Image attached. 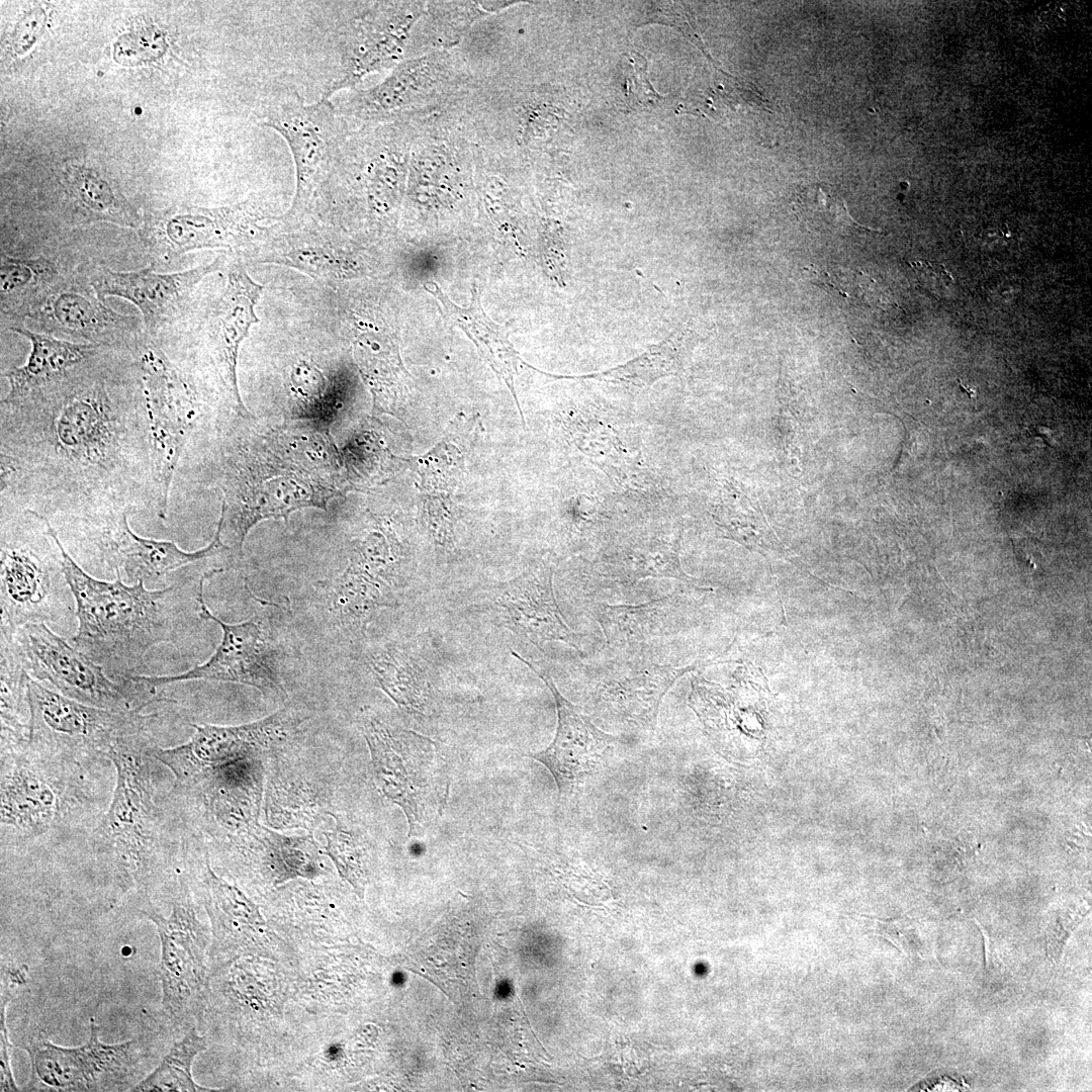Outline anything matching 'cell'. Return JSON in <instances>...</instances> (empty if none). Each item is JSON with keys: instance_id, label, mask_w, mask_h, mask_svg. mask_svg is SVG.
Listing matches in <instances>:
<instances>
[{"instance_id": "cell-37", "label": "cell", "mask_w": 1092, "mask_h": 1092, "mask_svg": "<svg viewBox=\"0 0 1092 1092\" xmlns=\"http://www.w3.org/2000/svg\"><path fill=\"white\" fill-rule=\"evenodd\" d=\"M682 360V338L674 335L623 365L579 378L646 388L662 377L677 375Z\"/></svg>"}, {"instance_id": "cell-3", "label": "cell", "mask_w": 1092, "mask_h": 1092, "mask_svg": "<svg viewBox=\"0 0 1092 1092\" xmlns=\"http://www.w3.org/2000/svg\"><path fill=\"white\" fill-rule=\"evenodd\" d=\"M25 740L1 742V850L84 842L106 808L96 766L42 753Z\"/></svg>"}, {"instance_id": "cell-15", "label": "cell", "mask_w": 1092, "mask_h": 1092, "mask_svg": "<svg viewBox=\"0 0 1092 1092\" xmlns=\"http://www.w3.org/2000/svg\"><path fill=\"white\" fill-rule=\"evenodd\" d=\"M145 1039L105 1043L99 1039L94 1018L90 1019L88 1040L79 1046H62L42 1034L30 1035L22 1045L31 1066L23 1090L130 1091L150 1056Z\"/></svg>"}, {"instance_id": "cell-5", "label": "cell", "mask_w": 1092, "mask_h": 1092, "mask_svg": "<svg viewBox=\"0 0 1092 1092\" xmlns=\"http://www.w3.org/2000/svg\"><path fill=\"white\" fill-rule=\"evenodd\" d=\"M221 447L222 502L217 529L222 542L241 557L249 531L267 519L287 520L304 508L326 509L339 489L301 464L274 431L252 447Z\"/></svg>"}, {"instance_id": "cell-47", "label": "cell", "mask_w": 1092, "mask_h": 1092, "mask_svg": "<svg viewBox=\"0 0 1092 1092\" xmlns=\"http://www.w3.org/2000/svg\"><path fill=\"white\" fill-rule=\"evenodd\" d=\"M978 927L981 930L982 936L984 938L985 965H986V968L988 970L990 968L994 969L995 966H999V963H1001V960L998 958L995 945L992 942L991 937L988 935V933L982 928V926L979 923H978Z\"/></svg>"}, {"instance_id": "cell-43", "label": "cell", "mask_w": 1092, "mask_h": 1092, "mask_svg": "<svg viewBox=\"0 0 1092 1092\" xmlns=\"http://www.w3.org/2000/svg\"><path fill=\"white\" fill-rule=\"evenodd\" d=\"M1085 914L1086 910L1070 909L1059 914L1055 921L1049 926L1045 936L1046 956L1054 964H1058L1061 961L1064 947L1069 937L1082 921Z\"/></svg>"}, {"instance_id": "cell-4", "label": "cell", "mask_w": 1092, "mask_h": 1092, "mask_svg": "<svg viewBox=\"0 0 1092 1092\" xmlns=\"http://www.w3.org/2000/svg\"><path fill=\"white\" fill-rule=\"evenodd\" d=\"M38 515L59 546L75 602L78 629L69 641L111 676L135 674L147 652L169 638L175 586L151 590L143 581L124 583L117 572L113 581L91 576L66 551L48 517Z\"/></svg>"}, {"instance_id": "cell-36", "label": "cell", "mask_w": 1092, "mask_h": 1092, "mask_svg": "<svg viewBox=\"0 0 1092 1092\" xmlns=\"http://www.w3.org/2000/svg\"><path fill=\"white\" fill-rule=\"evenodd\" d=\"M380 689L401 709L423 713L428 705L429 685L418 662L396 647H382L369 658Z\"/></svg>"}, {"instance_id": "cell-8", "label": "cell", "mask_w": 1092, "mask_h": 1092, "mask_svg": "<svg viewBox=\"0 0 1092 1092\" xmlns=\"http://www.w3.org/2000/svg\"><path fill=\"white\" fill-rule=\"evenodd\" d=\"M258 125L278 132L288 145L295 167V193L290 208L277 217L289 230L311 212L317 191L327 184L349 131L331 99L305 103L294 87L268 96L255 112Z\"/></svg>"}, {"instance_id": "cell-30", "label": "cell", "mask_w": 1092, "mask_h": 1092, "mask_svg": "<svg viewBox=\"0 0 1092 1092\" xmlns=\"http://www.w3.org/2000/svg\"><path fill=\"white\" fill-rule=\"evenodd\" d=\"M7 331L26 339L30 344V352L24 364L11 367L2 373L9 386L8 392L2 398L4 401L20 399L62 380L104 350L39 333L25 324L13 326Z\"/></svg>"}, {"instance_id": "cell-12", "label": "cell", "mask_w": 1092, "mask_h": 1092, "mask_svg": "<svg viewBox=\"0 0 1092 1092\" xmlns=\"http://www.w3.org/2000/svg\"><path fill=\"white\" fill-rule=\"evenodd\" d=\"M426 6L427 1L353 2L334 31L336 61L322 98L356 89L366 77L406 60Z\"/></svg>"}, {"instance_id": "cell-14", "label": "cell", "mask_w": 1092, "mask_h": 1092, "mask_svg": "<svg viewBox=\"0 0 1092 1092\" xmlns=\"http://www.w3.org/2000/svg\"><path fill=\"white\" fill-rule=\"evenodd\" d=\"M50 540L46 525L41 534L2 528L1 630L58 622L72 613L74 598L64 575L61 552L56 542L53 546L54 539L52 544Z\"/></svg>"}, {"instance_id": "cell-44", "label": "cell", "mask_w": 1092, "mask_h": 1092, "mask_svg": "<svg viewBox=\"0 0 1092 1092\" xmlns=\"http://www.w3.org/2000/svg\"><path fill=\"white\" fill-rule=\"evenodd\" d=\"M639 59L640 55L637 60L631 58L629 61L632 72L626 81L627 95H630L632 102L641 105L656 104L664 96L660 95L650 83L646 60L642 58V61H639Z\"/></svg>"}, {"instance_id": "cell-18", "label": "cell", "mask_w": 1092, "mask_h": 1092, "mask_svg": "<svg viewBox=\"0 0 1092 1092\" xmlns=\"http://www.w3.org/2000/svg\"><path fill=\"white\" fill-rule=\"evenodd\" d=\"M256 200L219 207L179 206L156 212L139 229L142 244L155 262H170L199 249L240 246L266 232L274 219Z\"/></svg>"}, {"instance_id": "cell-7", "label": "cell", "mask_w": 1092, "mask_h": 1092, "mask_svg": "<svg viewBox=\"0 0 1092 1092\" xmlns=\"http://www.w3.org/2000/svg\"><path fill=\"white\" fill-rule=\"evenodd\" d=\"M1 631L11 637L29 676L77 702L125 713H141L152 703L175 702L147 684L141 674L111 676L46 623H27L13 631Z\"/></svg>"}, {"instance_id": "cell-17", "label": "cell", "mask_w": 1092, "mask_h": 1092, "mask_svg": "<svg viewBox=\"0 0 1092 1092\" xmlns=\"http://www.w3.org/2000/svg\"><path fill=\"white\" fill-rule=\"evenodd\" d=\"M83 265L44 296L26 322L62 340L132 353L145 339L142 320L108 306L89 284Z\"/></svg>"}, {"instance_id": "cell-38", "label": "cell", "mask_w": 1092, "mask_h": 1092, "mask_svg": "<svg viewBox=\"0 0 1092 1092\" xmlns=\"http://www.w3.org/2000/svg\"><path fill=\"white\" fill-rule=\"evenodd\" d=\"M27 675L11 637L1 632V741L27 738Z\"/></svg>"}, {"instance_id": "cell-6", "label": "cell", "mask_w": 1092, "mask_h": 1092, "mask_svg": "<svg viewBox=\"0 0 1092 1092\" xmlns=\"http://www.w3.org/2000/svg\"><path fill=\"white\" fill-rule=\"evenodd\" d=\"M474 77L456 47L402 61L377 84L335 104L351 124L414 121L463 101Z\"/></svg>"}, {"instance_id": "cell-29", "label": "cell", "mask_w": 1092, "mask_h": 1092, "mask_svg": "<svg viewBox=\"0 0 1092 1092\" xmlns=\"http://www.w3.org/2000/svg\"><path fill=\"white\" fill-rule=\"evenodd\" d=\"M57 202L70 224L105 221L140 229L143 219L116 183L99 172L70 167L57 179Z\"/></svg>"}, {"instance_id": "cell-26", "label": "cell", "mask_w": 1092, "mask_h": 1092, "mask_svg": "<svg viewBox=\"0 0 1092 1092\" xmlns=\"http://www.w3.org/2000/svg\"><path fill=\"white\" fill-rule=\"evenodd\" d=\"M554 564L549 558L536 562L494 590L493 603L506 625L540 650L551 641L563 642L579 651L581 634L563 619L553 588Z\"/></svg>"}, {"instance_id": "cell-45", "label": "cell", "mask_w": 1092, "mask_h": 1092, "mask_svg": "<svg viewBox=\"0 0 1092 1092\" xmlns=\"http://www.w3.org/2000/svg\"><path fill=\"white\" fill-rule=\"evenodd\" d=\"M1 1000H0V1090L6 1091H18L20 1088L17 1086L13 1077L11 1066V1054L12 1042L8 1036V1029L6 1024V1009L10 1000L7 988L5 990L1 988Z\"/></svg>"}, {"instance_id": "cell-2", "label": "cell", "mask_w": 1092, "mask_h": 1092, "mask_svg": "<svg viewBox=\"0 0 1092 1092\" xmlns=\"http://www.w3.org/2000/svg\"><path fill=\"white\" fill-rule=\"evenodd\" d=\"M147 731L117 741L107 753L115 769L109 804L84 843L93 863L118 896L151 893L173 872L176 809L162 789V763Z\"/></svg>"}, {"instance_id": "cell-13", "label": "cell", "mask_w": 1092, "mask_h": 1092, "mask_svg": "<svg viewBox=\"0 0 1092 1092\" xmlns=\"http://www.w3.org/2000/svg\"><path fill=\"white\" fill-rule=\"evenodd\" d=\"M174 875L150 894L136 898L140 915L153 922L158 931L162 1016L171 1026L181 1024L194 1010L205 976L203 930L185 889L173 880Z\"/></svg>"}, {"instance_id": "cell-16", "label": "cell", "mask_w": 1092, "mask_h": 1092, "mask_svg": "<svg viewBox=\"0 0 1092 1092\" xmlns=\"http://www.w3.org/2000/svg\"><path fill=\"white\" fill-rule=\"evenodd\" d=\"M222 567L205 571L199 578L197 602L199 616L216 623L221 640L213 654L202 664L175 675H143L154 688L186 680L236 682L257 689L273 702H284L287 691L282 674L281 656L275 640L262 619L253 617L242 623L229 624L215 617L204 601V583Z\"/></svg>"}, {"instance_id": "cell-40", "label": "cell", "mask_w": 1092, "mask_h": 1092, "mask_svg": "<svg viewBox=\"0 0 1092 1092\" xmlns=\"http://www.w3.org/2000/svg\"><path fill=\"white\" fill-rule=\"evenodd\" d=\"M263 261L286 265L317 278H341L350 273L330 243L310 236H288Z\"/></svg>"}, {"instance_id": "cell-10", "label": "cell", "mask_w": 1092, "mask_h": 1092, "mask_svg": "<svg viewBox=\"0 0 1092 1092\" xmlns=\"http://www.w3.org/2000/svg\"><path fill=\"white\" fill-rule=\"evenodd\" d=\"M29 711L26 743L42 753L88 766L107 759L123 737L148 730L156 715L115 712L88 706L49 689L27 675Z\"/></svg>"}, {"instance_id": "cell-35", "label": "cell", "mask_w": 1092, "mask_h": 1092, "mask_svg": "<svg viewBox=\"0 0 1092 1092\" xmlns=\"http://www.w3.org/2000/svg\"><path fill=\"white\" fill-rule=\"evenodd\" d=\"M425 286L442 302L446 315L474 341L484 358L510 386L517 400L514 376L518 372L520 359L505 330L492 323L482 311L477 294L473 295L470 307L461 308L451 302L437 284L428 283Z\"/></svg>"}, {"instance_id": "cell-33", "label": "cell", "mask_w": 1092, "mask_h": 1092, "mask_svg": "<svg viewBox=\"0 0 1092 1092\" xmlns=\"http://www.w3.org/2000/svg\"><path fill=\"white\" fill-rule=\"evenodd\" d=\"M326 797L302 777L277 771L266 789L265 814L274 828H304L312 833L323 817L332 815Z\"/></svg>"}, {"instance_id": "cell-34", "label": "cell", "mask_w": 1092, "mask_h": 1092, "mask_svg": "<svg viewBox=\"0 0 1092 1092\" xmlns=\"http://www.w3.org/2000/svg\"><path fill=\"white\" fill-rule=\"evenodd\" d=\"M792 206L802 228L816 235H885L882 231L855 221L849 214L840 192L834 185L824 181H810L799 185L794 192Z\"/></svg>"}, {"instance_id": "cell-19", "label": "cell", "mask_w": 1092, "mask_h": 1092, "mask_svg": "<svg viewBox=\"0 0 1092 1092\" xmlns=\"http://www.w3.org/2000/svg\"><path fill=\"white\" fill-rule=\"evenodd\" d=\"M301 722L294 711L282 708L243 725L191 724L194 734L188 742L171 748L155 744L152 753L173 774V786L179 787L216 766L260 758L279 749L292 738Z\"/></svg>"}, {"instance_id": "cell-20", "label": "cell", "mask_w": 1092, "mask_h": 1092, "mask_svg": "<svg viewBox=\"0 0 1092 1092\" xmlns=\"http://www.w3.org/2000/svg\"><path fill=\"white\" fill-rule=\"evenodd\" d=\"M223 258L187 270L160 273L153 264L133 271H118L97 262H85V276L103 300L115 296L132 303L142 314L145 336L161 335L180 318L199 283L220 269Z\"/></svg>"}, {"instance_id": "cell-9", "label": "cell", "mask_w": 1092, "mask_h": 1092, "mask_svg": "<svg viewBox=\"0 0 1092 1092\" xmlns=\"http://www.w3.org/2000/svg\"><path fill=\"white\" fill-rule=\"evenodd\" d=\"M380 792L404 813L408 836L441 813L447 797L444 759L432 739L392 726L369 713L360 721Z\"/></svg>"}, {"instance_id": "cell-24", "label": "cell", "mask_w": 1092, "mask_h": 1092, "mask_svg": "<svg viewBox=\"0 0 1092 1092\" xmlns=\"http://www.w3.org/2000/svg\"><path fill=\"white\" fill-rule=\"evenodd\" d=\"M127 513L93 524V541L103 559L127 582L156 581L178 568L218 555L239 557L226 546L216 528L211 542L202 549L186 552L176 543L136 535L127 522Z\"/></svg>"}, {"instance_id": "cell-25", "label": "cell", "mask_w": 1092, "mask_h": 1092, "mask_svg": "<svg viewBox=\"0 0 1092 1092\" xmlns=\"http://www.w3.org/2000/svg\"><path fill=\"white\" fill-rule=\"evenodd\" d=\"M623 656L626 657L588 667L595 701L616 717L652 728L664 695L693 666L657 664L634 655Z\"/></svg>"}, {"instance_id": "cell-22", "label": "cell", "mask_w": 1092, "mask_h": 1092, "mask_svg": "<svg viewBox=\"0 0 1092 1092\" xmlns=\"http://www.w3.org/2000/svg\"><path fill=\"white\" fill-rule=\"evenodd\" d=\"M263 290L264 286L255 282L241 264H234L205 318V354L215 388L223 404L243 419H249L251 414L238 386V357L242 343L258 322L255 306Z\"/></svg>"}, {"instance_id": "cell-39", "label": "cell", "mask_w": 1092, "mask_h": 1092, "mask_svg": "<svg viewBox=\"0 0 1092 1092\" xmlns=\"http://www.w3.org/2000/svg\"><path fill=\"white\" fill-rule=\"evenodd\" d=\"M207 1046L205 1038L194 1028L180 1040L174 1042L168 1054L157 1067L140 1080L130 1091L134 1092H170V1091H208L196 1084L192 1078L191 1067L195 1057Z\"/></svg>"}, {"instance_id": "cell-1", "label": "cell", "mask_w": 1092, "mask_h": 1092, "mask_svg": "<svg viewBox=\"0 0 1092 1092\" xmlns=\"http://www.w3.org/2000/svg\"><path fill=\"white\" fill-rule=\"evenodd\" d=\"M1 499L95 522L155 509L150 433L128 352L104 349L62 380L1 400Z\"/></svg>"}, {"instance_id": "cell-23", "label": "cell", "mask_w": 1092, "mask_h": 1092, "mask_svg": "<svg viewBox=\"0 0 1092 1092\" xmlns=\"http://www.w3.org/2000/svg\"><path fill=\"white\" fill-rule=\"evenodd\" d=\"M512 654L544 681L553 696L557 712L552 742L547 748L527 756L551 772L559 795H569L599 770L607 751L618 739L599 729L581 708L564 698L547 668L514 651Z\"/></svg>"}, {"instance_id": "cell-27", "label": "cell", "mask_w": 1092, "mask_h": 1092, "mask_svg": "<svg viewBox=\"0 0 1092 1092\" xmlns=\"http://www.w3.org/2000/svg\"><path fill=\"white\" fill-rule=\"evenodd\" d=\"M680 536L681 531L673 528L635 532L602 551L593 568L617 582L672 578L693 583L680 564Z\"/></svg>"}, {"instance_id": "cell-41", "label": "cell", "mask_w": 1092, "mask_h": 1092, "mask_svg": "<svg viewBox=\"0 0 1092 1092\" xmlns=\"http://www.w3.org/2000/svg\"><path fill=\"white\" fill-rule=\"evenodd\" d=\"M249 831L263 845L279 881L309 874L315 868L318 850L309 833L305 836H288L277 833L259 823Z\"/></svg>"}, {"instance_id": "cell-28", "label": "cell", "mask_w": 1092, "mask_h": 1092, "mask_svg": "<svg viewBox=\"0 0 1092 1092\" xmlns=\"http://www.w3.org/2000/svg\"><path fill=\"white\" fill-rule=\"evenodd\" d=\"M0 259L1 328L5 331L24 325L30 310L82 264H72L58 252L16 256L1 249Z\"/></svg>"}, {"instance_id": "cell-46", "label": "cell", "mask_w": 1092, "mask_h": 1092, "mask_svg": "<svg viewBox=\"0 0 1092 1092\" xmlns=\"http://www.w3.org/2000/svg\"><path fill=\"white\" fill-rule=\"evenodd\" d=\"M43 20L42 11L34 10L18 23L13 41L14 49L17 52H24L31 46L43 24Z\"/></svg>"}, {"instance_id": "cell-31", "label": "cell", "mask_w": 1092, "mask_h": 1092, "mask_svg": "<svg viewBox=\"0 0 1092 1092\" xmlns=\"http://www.w3.org/2000/svg\"><path fill=\"white\" fill-rule=\"evenodd\" d=\"M678 604L676 596L668 595L639 605L595 604L589 612L609 646L630 653L656 638L672 634Z\"/></svg>"}, {"instance_id": "cell-42", "label": "cell", "mask_w": 1092, "mask_h": 1092, "mask_svg": "<svg viewBox=\"0 0 1092 1092\" xmlns=\"http://www.w3.org/2000/svg\"><path fill=\"white\" fill-rule=\"evenodd\" d=\"M336 827L324 832L326 844L322 853L334 862L339 875L353 887L363 899L368 883V853L362 837L344 825L332 814Z\"/></svg>"}, {"instance_id": "cell-21", "label": "cell", "mask_w": 1092, "mask_h": 1092, "mask_svg": "<svg viewBox=\"0 0 1092 1092\" xmlns=\"http://www.w3.org/2000/svg\"><path fill=\"white\" fill-rule=\"evenodd\" d=\"M392 534L381 527L355 540L349 563L327 587L329 611L345 630H362L371 615L394 604L398 551Z\"/></svg>"}, {"instance_id": "cell-11", "label": "cell", "mask_w": 1092, "mask_h": 1092, "mask_svg": "<svg viewBox=\"0 0 1092 1092\" xmlns=\"http://www.w3.org/2000/svg\"><path fill=\"white\" fill-rule=\"evenodd\" d=\"M131 355L150 433L157 514L166 519L173 476L200 406L195 388L161 342L145 337Z\"/></svg>"}, {"instance_id": "cell-32", "label": "cell", "mask_w": 1092, "mask_h": 1092, "mask_svg": "<svg viewBox=\"0 0 1092 1092\" xmlns=\"http://www.w3.org/2000/svg\"><path fill=\"white\" fill-rule=\"evenodd\" d=\"M515 2L427 1L426 11L413 32L407 59L458 47L479 20Z\"/></svg>"}]
</instances>
